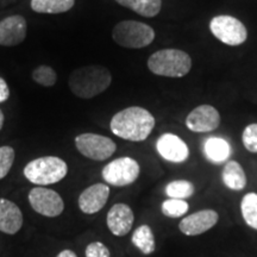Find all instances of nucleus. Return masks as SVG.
I'll list each match as a JSON object with an SVG mask.
<instances>
[{"label": "nucleus", "instance_id": "obj_1", "mask_svg": "<svg viewBox=\"0 0 257 257\" xmlns=\"http://www.w3.org/2000/svg\"><path fill=\"white\" fill-rule=\"evenodd\" d=\"M155 117L147 108L131 106L112 117L110 127L115 136L130 142H143L155 127Z\"/></svg>", "mask_w": 257, "mask_h": 257}, {"label": "nucleus", "instance_id": "obj_2", "mask_svg": "<svg viewBox=\"0 0 257 257\" xmlns=\"http://www.w3.org/2000/svg\"><path fill=\"white\" fill-rule=\"evenodd\" d=\"M112 75L106 67L91 64L75 69L70 74L68 85L73 94L81 99H91L110 87Z\"/></svg>", "mask_w": 257, "mask_h": 257}, {"label": "nucleus", "instance_id": "obj_3", "mask_svg": "<svg viewBox=\"0 0 257 257\" xmlns=\"http://www.w3.org/2000/svg\"><path fill=\"white\" fill-rule=\"evenodd\" d=\"M148 68L159 76L184 78L192 69V57L184 50L161 49L148 59Z\"/></svg>", "mask_w": 257, "mask_h": 257}, {"label": "nucleus", "instance_id": "obj_4", "mask_svg": "<svg viewBox=\"0 0 257 257\" xmlns=\"http://www.w3.org/2000/svg\"><path fill=\"white\" fill-rule=\"evenodd\" d=\"M68 174V166L56 156L38 157L30 161L24 168V176L31 184L48 186L60 182Z\"/></svg>", "mask_w": 257, "mask_h": 257}, {"label": "nucleus", "instance_id": "obj_5", "mask_svg": "<svg viewBox=\"0 0 257 257\" xmlns=\"http://www.w3.org/2000/svg\"><path fill=\"white\" fill-rule=\"evenodd\" d=\"M112 38L118 46L127 49H142L155 40V31L146 23L137 21H123L114 25Z\"/></svg>", "mask_w": 257, "mask_h": 257}, {"label": "nucleus", "instance_id": "obj_6", "mask_svg": "<svg viewBox=\"0 0 257 257\" xmlns=\"http://www.w3.org/2000/svg\"><path fill=\"white\" fill-rule=\"evenodd\" d=\"M210 31L225 46L237 47L248 40V30L238 18L229 15H219L211 19Z\"/></svg>", "mask_w": 257, "mask_h": 257}, {"label": "nucleus", "instance_id": "obj_7", "mask_svg": "<svg viewBox=\"0 0 257 257\" xmlns=\"http://www.w3.org/2000/svg\"><path fill=\"white\" fill-rule=\"evenodd\" d=\"M141 174V167L133 157H119L111 161L102 168L101 175L105 182L114 187L133 185Z\"/></svg>", "mask_w": 257, "mask_h": 257}, {"label": "nucleus", "instance_id": "obj_8", "mask_svg": "<svg viewBox=\"0 0 257 257\" xmlns=\"http://www.w3.org/2000/svg\"><path fill=\"white\" fill-rule=\"evenodd\" d=\"M75 147L82 156L93 161H105L113 155L117 144L110 137L98 134H81L75 138Z\"/></svg>", "mask_w": 257, "mask_h": 257}, {"label": "nucleus", "instance_id": "obj_9", "mask_svg": "<svg viewBox=\"0 0 257 257\" xmlns=\"http://www.w3.org/2000/svg\"><path fill=\"white\" fill-rule=\"evenodd\" d=\"M31 207L41 216L54 218L60 216L64 210L63 199L59 193L46 187H35L29 193Z\"/></svg>", "mask_w": 257, "mask_h": 257}, {"label": "nucleus", "instance_id": "obj_10", "mask_svg": "<svg viewBox=\"0 0 257 257\" xmlns=\"http://www.w3.org/2000/svg\"><path fill=\"white\" fill-rule=\"evenodd\" d=\"M186 126L192 133H212L220 125V113L214 106L199 105L189 112L186 117Z\"/></svg>", "mask_w": 257, "mask_h": 257}, {"label": "nucleus", "instance_id": "obj_11", "mask_svg": "<svg viewBox=\"0 0 257 257\" xmlns=\"http://www.w3.org/2000/svg\"><path fill=\"white\" fill-rule=\"evenodd\" d=\"M159 155L172 163H184L189 157L187 143L175 134H163L156 142Z\"/></svg>", "mask_w": 257, "mask_h": 257}, {"label": "nucleus", "instance_id": "obj_12", "mask_svg": "<svg viewBox=\"0 0 257 257\" xmlns=\"http://www.w3.org/2000/svg\"><path fill=\"white\" fill-rule=\"evenodd\" d=\"M219 220V214L214 210H201L185 217L180 221L179 229L186 236H198L211 230Z\"/></svg>", "mask_w": 257, "mask_h": 257}, {"label": "nucleus", "instance_id": "obj_13", "mask_svg": "<svg viewBox=\"0 0 257 257\" xmlns=\"http://www.w3.org/2000/svg\"><path fill=\"white\" fill-rule=\"evenodd\" d=\"M135 221L133 208L126 204H114L106 217L108 230L117 237H123L130 232Z\"/></svg>", "mask_w": 257, "mask_h": 257}, {"label": "nucleus", "instance_id": "obj_14", "mask_svg": "<svg viewBox=\"0 0 257 257\" xmlns=\"http://www.w3.org/2000/svg\"><path fill=\"white\" fill-rule=\"evenodd\" d=\"M27 21L23 16L15 15L0 22V46L14 47L27 37Z\"/></svg>", "mask_w": 257, "mask_h": 257}, {"label": "nucleus", "instance_id": "obj_15", "mask_svg": "<svg viewBox=\"0 0 257 257\" xmlns=\"http://www.w3.org/2000/svg\"><path fill=\"white\" fill-rule=\"evenodd\" d=\"M110 197V187L105 184L89 186L80 194L78 204L85 214H94L101 211Z\"/></svg>", "mask_w": 257, "mask_h": 257}, {"label": "nucleus", "instance_id": "obj_16", "mask_svg": "<svg viewBox=\"0 0 257 257\" xmlns=\"http://www.w3.org/2000/svg\"><path fill=\"white\" fill-rule=\"evenodd\" d=\"M23 226V213L21 208L9 199L0 198V231L15 234Z\"/></svg>", "mask_w": 257, "mask_h": 257}, {"label": "nucleus", "instance_id": "obj_17", "mask_svg": "<svg viewBox=\"0 0 257 257\" xmlns=\"http://www.w3.org/2000/svg\"><path fill=\"white\" fill-rule=\"evenodd\" d=\"M231 146L221 137H210L204 142V154L208 162L213 165H221L230 159Z\"/></svg>", "mask_w": 257, "mask_h": 257}, {"label": "nucleus", "instance_id": "obj_18", "mask_svg": "<svg viewBox=\"0 0 257 257\" xmlns=\"http://www.w3.org/2000/svg\"><path fill=\"white\" fill-rule=\"evenodd\" d=\"M223 184L231 191H242L246 186V175L243 167L237 161H227L221 172Z\"/></svg>", "mask_w": 257, "mask_h": 257}, {"label": "nucleus", "instance_id": "obj_19", "mask_svg": "<svg viewBox=\"0 0 257 257\" xmlns=\"http://www.w3.org/2000/svg\"><path fill=\"white\" fill-rule=\"evenodd\" d=\"M115 2L147 18L155 17L160 14L162 8V0H115Z\"/></svg>", "mask_w": 257, "mask_h": 257}, {"label": "nucleus", "instance_id": "obj_20", "mask_svg": "<svg viewBox=\"0 0 257 257\" xmlns=\"http://www.w3.org/2000/svg\"><path fill=\"white\" fill-rule=\"evenodd\" d=\"M131 242L144 255H152L155 251V236L148 225H141L134 231Z\"/></svg>", "mask_w": 257, "mask_h": 257}, {"label": "nucleus", "instance_id": "obj_21", "mask_svg": "<svg viewBox=\"0 0 257 257\" xmlns=\"http://www.w3.org/2000/svg\"><path fill=\"white\" fill-rule=\"evenodd\" d=\"M75 0H31V9L37 14L56 15L69 11Z\"/></svg>", "mask_w": 257, "mask_h": 257}, {"label": "nucleus", "instance_id": "obj_22", "mask_svg": "<svg viewBox=\"0 0 257 257\" xmlns=\"http://www.w3.org/2000/svg\"><path fill=\"white\" fill-rule=\"evenodd\" d=\"M240 213L249 227L257 230V193H248L240 201Z\"/></svg>", "mask_w": 257, "mask_h": 257}, {"label": "nucleus", "instance_id": "obj_23", "mask_svg": "<svg viewBox=\"0 0 257 257\" xmlns=\"http://www.w3.org/2000/svg\"><path fill=\"white\" fill-rule=\"evenodd\" d=\"M166 194L170 199L185 200L194 194V185L188 180H174L166 186Z\"/></svg>", "mask_w": 257, "mask_h": 257}, {"label": "nucleus", "instance_id": "obj_24", "mask_svg": "<svg viewBox=\"0 0 257 257\" xmlns=\"http://www.w3.org/2000/svg\"><path fill=\"white\" fill-rule=\"evenodd\" d=\"M189 205L186 200L181 199H167L161 205V211L163 216L168 218H180L188 212Z\"/></svg>", "mask_w": 257, "mask_h": 257}, {"label": "nucleus", "instance_id": "obj_25", "mask_svg": "<svg viewBox=\"0 0 257 257\" xmlns=\"http://www.w3.org/2000/svg\"><path fill=\"white\" fill-rule=\"evenodd\" d=\"M32 79L38 85L44 86V87H51V86H54L56 83L57 75L55 70L51 68V67L42 64V66H38L37 68L34 69V72H32Z\"/></svg>", "mask_w": 257, "mask_h": 257}, {"label": "nucleus", "instance_id": "obj_26", "mask_svg": "<svg viewBox=\"0 0 257 257\" xmlns=\"http://www.w3.org/2000/svg\"><path fill=\"white\" fill-rule=\"evenodd\" d=\"M16 153L12 147H0V180H3L12 168L15 162Z\"/></svg>", "mask_w": 257, "mask_h": 257}, {"label": "nucleus", "instance_id": "obj_27", "mask_svg": "<svg viewBox=\"0 0 257 257\" xmlns=\"http://www.w3.org/2000/svg\"><path fill=\"white\" fill-rule=\"evenodd\" d=\"M242 142L249 153L257 154V123H251L245 126L242 134Z\"/></svg>", "mask_w": 257, "mask_h": 257}, {"label": "nucleus", "instance_id": "obj_28", "mask_svg": "<svg viewBox=\"0 0 257 257\" xmlns=\"http://www.w3.org/2000/svg\"><path fill=\"white\" fill-rule=\"evenodd\" d=\"M85 255L86 257H110L111 253L104 243L93 242L86 246Z\"/></svg>", "mask_w": 257, "mask_h": 257}, {"label": "nucleus", "instance_id": "obj_29", "mask_svg": "<svg viewBox=\"0 0 257 257\" xmlns=\"http://www.w3.org/2000/svg\"><path fill=\"white\" fill-rule=\"evenodd\" d=\"M10 96V89L6 81L3 78H0V102H5Z\"/></svg>", "mask_w": 257, "mask_h": 257}, {"label": "nucleus", "instance_id": "obj_30", "mask_svg": "<svg viewBox=\"0 0 257 257\" xmlns=\"http://www.w3.org/2000/svg\"><path fill=\"white\" fill-rule=\"evenodd\" d=\"M56 257H78V256H76V253L74 252L73 250L66 249V250H62V251H61Z\"/></svg>", "mask_w": 257, "mask_h": 257}, {"label": "nucleus", "instance_id": "obj_31", "mask_svg": "<svg viewBox=\"0 0 257 257\" xmlns=\"http://www.w3.org/2000/svg\"><path fill=\"white\" fill-rule=\"evenodd\" d=\"M4 120H5L4 113H3V111L0 110V130H2L3 126H4Z\"/></svg>", "mask_w": 257, "mask_h": 257}]
</instances>
